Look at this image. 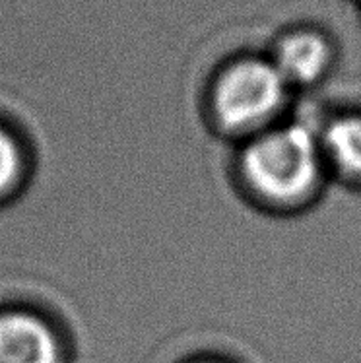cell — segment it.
I'll return each mask as SVG.
<instances>
[{"mask_svg": "<svg viewBox=\"0 0 361 363\" xmlns=\"http://www.w3.org/2000/svg\"><path fill=\"white\" fill-rule=\"evenodd\" d=\"M295 91L265 49H239L210 68L200 88V119L231 148L294 115Z\"/></svg>", "mask_w": 361, "mask_h": 363, "instance_id": "obj_2", "label": "cell"}, {"mask_svg": "<svg viewBox=\"0 0 361 363\" xmlns=\"http://www.w3.org/2000/svg\"><path fill=\"white\" fill-rule=\"evenodd\" d=\"M33 156L14 126L0 121V208L10 206L30 186Z\"/></svg>", "mask_w": 361, "mask_h": 363, "instance_id": "obj_6", "label": "cell"}, {"mask_svg": "<svg viewBox=\"0 0 361 363\" xmlns=\"http://www.w3.org/2000/svg\"><path fill=\"white\" fill-rule=\"evenodd\" d=\"M315 126L332 185L361 194V104L338 105Z\"/></svg>", "mask_w": 361, "mask_h": 363, "instance_id": "obj_5", "label": "cell"}, {"mask_svg": "<svg viewBox=\"0 0 361 363\" xmlns=\"http://www.w3.org/2000/svg\"><path fill=\"white\" fill-rule=\"evenodd\" d=\"M229 181L247 206L268 218L289 220L317 208L332 181L315 121L291 115L233 146Z\"/></svg>", "mask_w": 361, "mask_h": 363, "instance_id": "obj_1", "label": "cell"}, {"mask_svg": "<svg viewBox=\"0 0 361 363\" xmlns=\"http://www.w3.org/2000/svg\"><path fill=\"white\" fill-rule=\"evenodd\" d=\"M181 363H237L231 357L220 356V354H199V356H191L183 359Z\"/></svg>", "mask_w": 361, "mask_h": 363, "instance_id": "obj_7", "label": "cell"}, {"mask_svg": "<svg viewBox=\"0 0 361 363\" xmlns=\"http://www.w3.org/2000/svg\"><path fill=\"white\" fill-rule=\"evenodd\" d=\"M0 363H70L67 336L31 305L0 307Z\"/></svg>", "mask_w": 361, "mask_h": 363, "instance_id": "obj_4", "label": "cell"}, {"mask_svg": "<svg viewBox=\"0 0 361 363\" xmlns=\"http://www.w3.org/2000/svg\"><path fill=\"white\" fill-rule=\"evenodd\" d=\"M265 51L295 96L323 88L342 62L338 35L313 20L284 23L268 39Z\"/></svg>", "mask_w": 361, "mask_h": 363, "instance_id": "obj_3", "label": "cell"}, {"mask_svg": "<svg viewBox=\"0 0 361 363\" xmlns=\"http://www.w3.org/2000/svg\"><path fill=\"white\" fill-rule=\"evenodd\" d=\"M355 12H357V22H360V26H361V4L360 6H355Z\"/></svg>", "mask_w": 361, "mask_h": 363, "instance_id": "obj_8", "label": "cell"}, {"mask_svg": "<svg viewBox=\"0 0 361 363\" xmlns=\"http://www.w3.org/2000/svg\"><path fill=\"white\" fill-rule=\"evenodd\" d=\"M348 2H352L354 6H360V4H361V0H348Z\"/></svg>", "mask_w": 361, "mask_h": 363, "instance_id": "obj_9", "label": "cell"}]
</instances>
